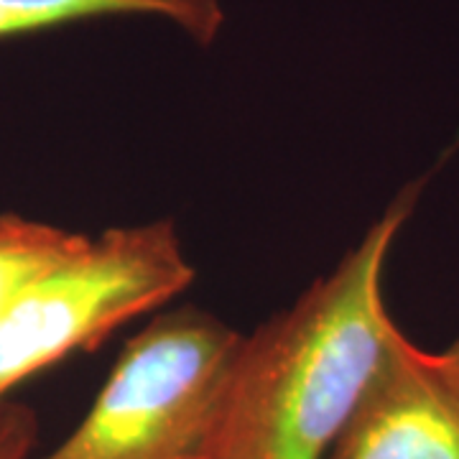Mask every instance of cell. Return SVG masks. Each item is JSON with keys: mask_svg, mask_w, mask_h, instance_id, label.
Wrapping results in <instances>:
<instances>
[{"mask_svg": "<svg viewBox=\"0 0 459 459\" xmlns=\"http://www.w3.org/2000/svg\"><path fill=\"white\" fill-rule=\"evenodd\" d=\"M421 186H406L329 276L243 340L214 459H327L403 337L383 276Z\"/></svg>", "mask_w": 459, "mask_h": 459, "instance_id": "obj_1", "label": "cell"}, {"mask_svg": "<svg viewBox=\"0 0 459 459\" xmlns=\"http://www.w3.org/2000/svg\"><path fill=\"white\" fill-rule=\"evenodd\" d=\"M243 334L184 307L117 355L84 419L39 459H214Z\"/></svg>", "mask_w": 459, "mask_h": 459, "instance_id": "obj_2", "label": "cell"}, {"mask_svg": "<svg viewBox=\"0 0 459 459\" xmlns=\"http://www.w3.org/2000/svg\"><path fill=\"white\" fill-rule=\"evenodd\" d=\"M195 281L171 220L108 228L33 283L0 322V403L29 377L177 299Z\"/></svg>", "mask_w": 459, "mask_h": 459, "instance_id": "obj_3", "label": "cell"}, {"mask_svg": "<svg viewBox=\"0 0 459 459\" xmlns=\"http://www.w3.org/2000/svg\"><path fill=\"white\" fill-rule=\"evenodd\" d=\"M327 459H459V394L403 334Z\"/></svg>", "mask_w": 459, "mask_h": 459, "instance_id": "obj_4", "label": "cell"}, {"mask_svg": "<svg viewBox=\"0 0 459 459\" xmlns=\"http://www.w3.org/2000/svg\"><path fill=\"white\" fill-rule=\"evenodd\" d=\"M123 16L161 18L197 44H212L225 23L220 0H0V41Z\"/></svg>", "mask_w": 459, "mask_h": 459, "instance_id": "obj_5", "label": "cell"}, {"mask_svg": "<svg viewBox=\"0 0 459 459\" xmlns=\"http://www.w3.org/2000/svg\"><path fill=\"white\" fill-rule=\"evenodd\" d=\"M90 235L31 220L16 212H0V322L54 265L82 250Z\"/></svg>", "mask_w": 459, "mask_h": 459, "instance_id": "obj_6", "label": "cell"}, {"mask_svg": "<svg viewBox=\"0 0 459 459\" xmlns=\"http://www.w3.org/2000/svg\"><path fill=\"white\" fill-rule=\"evenodd\" d=\"M39 442V416L18 401L0 403V459H31Z\"/></svg>", "mask_w": 459, "mask_h": 459, "instance_id": "obj_7", "label": "cell"}, {"mask_svg": "<svg viewBox=\"0 0 459 459\" xmlns=\"http://www.w3.org/2000/svg\"><path fill=\"white\" fill-rule=\"evenodd\" d=\"M439 355V362H442L444 373H446V377L452 380V385L457 388L459 394V337L455 340V342L449 344L444 352H437Z\"/></svg>", "mask_w": 459, "mask_h": 459, "instance_id": "obj_8", "label": "cell"}]
</instances>
